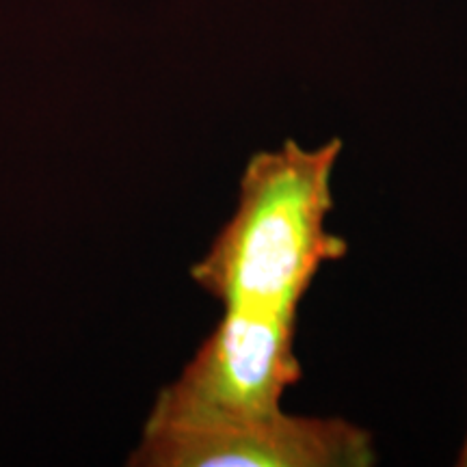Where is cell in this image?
<instances>
[{"label": "cell", "mask_w": 467, "mask_h": 467, "mask_svg": "<svg viewBox=\"0 0 467 467\" xmlns=\"http://www.w3.org/2000/svg\"><path fill=\"white\" fill-rule=\"evenodd\" d=\"M340 139L251 156L238 206L191 275L225 309H299L327 262L342 260L348 244L327 230L334 210L331 180Z\"/></svg>", "instance_id": "1"}, {"label": "cell", "mask_w": 467, "mask_h": 467, "mask_svg": "<svg viewBox=\"0 0 467 467\" xmlns=\"http://www.w3.org/2000/svg\"><path fill=\"white\" fill-rule=\"evenodd\" d=\"M299 309H225L182 377L159 396L148 426L266 416L303 377L295 353Z\"/></svg>", "instance_id": "2"}, {"label": "cell", "mask_w": 467, "mask_h": 467, "mask_svg": "<svg viewBox=\"0 0 467 467\" xmlns=\"http://www.w3.org/2000/svg\"><path fill=\"white\" fill-rule=\"evenodd\" d=\"M375 441L342 418L266 416L191 426H148L137 465L156 467H368Z\"/></svg>", "instance_id": "3"}, {"label": "cell", "mask_w": 467, "mask_h": 467, "mask_svg": "<svg viewBox=\"0 0 467 467\" xmlns=\"http://www.w3.org/2000/svg\"><path fill=\"white\" fill-rule=\"evenodd\" d=\"M457 465H459V467H467V437H465V443H463V448H461V452H459Z\"/></svg>", "instance_id": "4"}]
</instances>
